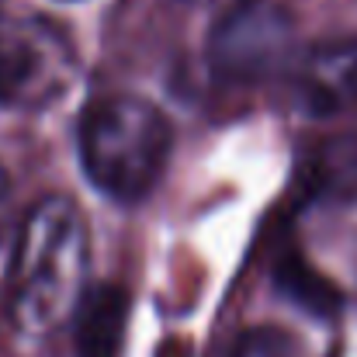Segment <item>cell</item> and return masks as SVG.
<instances>
[{
  "label": "cell",
  "instance_id": "1",
  "mask_svg": "<svg viewBox=\"0 0 357 357\" xmlns=\"http://www.w3.org/2000/svg\"><path fill=\"white\" fill-rule=\"evenodd\" d=\"M91 239L77 202L42 198L21 222L7 267V312L21 337L42 340L77 316L87 295Z\"/></svg>",
  "mask_w": 357,
  "mask_h": 357
},
{
  "label": "cell",
  "instance_id": "2",
  "mask_svg": "<svg viewBox=\"0 0 357 357\" xmlns=\"http://www.w3.org/2000/svg\"><path fill=\"white\" fill-rule=\"evenodd\" d=\"M174 132L167 115L135 94L94 98L77 125V153L87 181L112 202H142L167 170Z\"/></svg>",
  "mask_w": 357,
  "mask_h": 357
},
{
  "label": "cell",
  "instance_id": "3",
  "mask_svg": "<svg viewBox=\"0 0 357 357\" xmlns=\"http://www.w3.org/2000/svg\"><path fill=\"white\" fill-rule=\"evenodd\" d=\"M77 73L80 56L59 21L0 10V108L45 112L70 94Z\"/></svg>",
  "mask_w": 357,
  "mask_h": 357
},
{
  "label": "cell",
  "instance_id": "4",
  "mask_svg": "<svg viewBox=\"0 0 357 357\" xmlns=\"http://www.w3.org/2000/svg\"><path fill=\"white\" fill-rule=\"evenodd\" d=\"M295 17L271 0H236L208 35V66L219 80L253 84L291 59Z\"/></svg>",
  "mask_w": 357,
  "mask_h": 357
},
{
  "label": "cell",
  "instance_id": "5",
  "mask_svg": "<svg viewBox=\"0 0 357 357\" xmlns=\"http://www.w3.org/2000/svg\"><path fill=\"white\" fill-rule=\"evenodd\" d=\"M298 105L316 119H333L357 105V42H323L298 59Z\"/></svg>",
  "mask_w": 357,
  "mask_h": 357
},
{
  "label": "cell",
  "instance_id": "6",
  "mask_svg": "<svg viewBox=\"0 0 357 357\" xmlns=\"http://www.w3.org/2000/svg\"><path fill=\"white\" fill-rule=\"evenodd\" d=\"M132 295L119 281L91 284L73 316V351L77 357H119L125 344Z\"/></svg>",
  "mask_w": 357,
  "mask_h": 357
},
{
  "label": "cell",
  "instance_id": "7",
  "mask_svg": "<svg viewBox=\"0 0 357 357\" xmlns=\"http://www.w3.org/2000/svg\"><path fill=\"white\" fill-rule=\"evenodd\" d=\"M312 191L316 195H333V191H347L357 184V139H330L323 142V149L316 153L312 163Z\"/></svg>",
  "mask_w": 357,
  "mask_h": 357
},
{
  "label": "cell",
  "instance_id": "8",
  "mask_svg": "<svg viewBox=\"0 0 357 357\" xmlns=\"http://www.w3.org/2000/svg\"><path fill=\"white\" fill-rule=\"evenodd\" d=\"M229 357H302V347L288 330L274 323H260V326L243 330L233 340Z\"/></svg>",
  "mask_w": 357,
  "mask_h": 357
},
{
  "label": "cell",
  "instance_id": "9",
  "mask_svg": "<svg viewBox=\"0 0 357 357\" xmlns=\"http://www.w3.org/2000/svg\"><path fill=\"white\" fill-rule=\"evenodd\" d=\"M7 215H10V181H7V170L0 167V243L7 233Z\"/></svg>",
  "mask_w": 357,
  "mask_h": 357
},
{
  "label": "cell",
  "instance_id": "10",
  "mask_svg": "<svg viewBox=\"0 0 357 357\" xmlns=\"http://www.w3.org/2000/svg\"><path fill=\"white\" fill-rule=\"evenodd\" d=\"M63 3H73V0H63Z\"/></svg>",
  "mask_w": 357,
  "mask_h": 357
}]
</instances>
